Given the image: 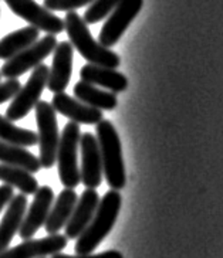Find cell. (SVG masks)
I'll list each match as a JSON object with an SVG mask.
<instances>
[{"instance_id":"1","label":"cell","mask_w":223,"mask_h":258,"mask_svg":"<svg viewBox=\"0 0 223 258\" xmlns=\"http://www.w3.org/2000/svg\"><path fill=\"white\" fill-rule=\"evenodd\" d=\"M64 30L67 31L71 46L81 54L88 64L101 66L107 69L117 70L121 64L120 55L111 51L107 47L101 46L91 36L88 24H85L83 17L76 12H69L64 19Z\"/></svg>"},{"instance_id":"2","label":"cell","mask_w":223,"mask_h":258,"mask_svg":"<svg viewBox=\"0 0 223 258\" xmlns=\"http://www.w3.org/2000/svg\"><path fill=\"white\" fill-rule=\"evenodd\" d=\"M123 199L118 190H109L100 200L97 212L76 243V254L87 255L95 250L116 224Z\"/></svg>"},{"instance_id":"3","label":"cell","mask_w":223,"mask_h":258,"mask_svg":"<svg viewBox=\"0 0 223 258\" xmlns=\"http://www.w3.org/2000/svg\"><path fill=\"white\" fill-rule=\"evenodd\" d=\"M97 142L100 148L102 175L105 176L108 186L113 190L124 189L127 183L125 166H124L123 148L117 129L109 121L102 119L97 125Z\"/></svg>"},{"instance_id":"4","label":"cell","mask_w":223,"mask_h":258,"mask_svg":"<svg viewBox=\"0 0 223 258\" xmlns=\"http://www.w3.org/2000/svg\"><path fill=\"white\" fill-rule=\"evenodd\" d=\"M81 131L80 125L70 121L60 137L57 158L55 162L59 165V177L66 189H76L81 183L80 167H78V148H80Z\"/></svg>"},{"instance_id":"5","label":"cell","mask_w":223,"mask_h":258,"mask_svg":"<svg viewBox=\"0 0 223 258\" xmlns=\"http://www.w3.org/2000/svg\"><path fill=\"white\" fill-rule=\"evenodd\" d=\"M36 108V121L39 128V148L40 165L44 169H51L55 163L57 149L60 142L59 122L55 111L50 102L39 101Z\"/></svg>"},{"instance_id":"6","label":"cell","mask_w":223,"mask_h":258,"mask_svg":"<svg viewBox=\"0 0 223 258\" xmlns=\"http://www.w3.org/2000/svg\"><path fill=\"white\" fill-rule=\"evenodd\" d=\"M57 44L59 43L55 36L47 34L43 38L37 40L36 43H33L30 47H27L22 53L6 61L0 70V76L8 80H17L27 71L34 70L37 66H40L44 58L53 53Z\"/></svg>"},{"instance_id":"7","label":"cell","mask_w":223,"mask_h":258,"mask_svg":"<svg viewBox=\"0 0 223 258\" xmlns=\"http://www.w3.org/2000/svg\"><path fill=\"white\" fill-rule=\"evenodd\" d=\"M48 71L50 69L43 62L33 70L26 85L20 88V91L16 94L12 104L9 105L8 111H6V118L9 121L13 122L23 119L24 116L37 105L40 97L47 85Z\"/></svg>"},{"instance_id":"8","label":"cell","mask_w":223,"mask_h":258,"mask_svg":"<svg viewBox=\"0 0 223 258\" xmlns=\"http://www.w3.org/2000/svg\"><path fill=\"white\" fill-rule=\"evenodd\" d=\"M5 2L16 16L22 17L33 27L46 31L47 34L57 36L64 30V20L59 16L53 15V12L47 10L44 6H40L34 0H5Z\"/></svg>"},{"instance_id":"9","label":"cell","mask_w":223,"mask_h":258,"mask_svg":"<svg viewBox=\"0 0 223 258\" xmlns=\"http://www.w3.org/2000/svg\"><path fill=\"white\" fill-rule=\"evenodd\" d=\"M144 0H121L113 13L108 16L107 22L104 23L100 31L98 43L101 46L109 47L116 46L117 41L121 38L128 26L134 22L142 9Z\"/></svg>"},{"instance_id":"10","label":"cell","mask_w":223,"mask_h":258,"mask_svg":"<svg viewBox=\"0 0 223 258\" xmlns=\"http://www.w3.org/2000/svg\"><path fill=\"white\" fill-rule=\"evenodd\" d=\"M81 151V183L87 189H97L102 182V162L97 138L91 132H85L80 138Z\"/></svg>"},{"instance_id":"11","label":"cell","mask_w":223,"mask_h":258,"mask_svg":"<svg viewBox=\"0 0 223 258\" xmlns=\"http://www.w3.org/2000/svg\"><path fill=\"white\" fill-rule=\"evenodd\" d=\"M54 203V191L50 186H41L34 193V199L31 202L29 210L24 214L22 227L19 230V235L23 240H30L33 235L44 226L48 213Z\"/></svg>"},{"instance_id":"12","label":"cell","mask_w":223,"mask_h":258,"mask_svg":"<svg viewBox=\"0 0 223 258\" xmlns=\"http://www.w3.org/2000/svg\"><path fill=\"white\" fill-rule=\"evenodd\" d=\"M69 243V238L63 234H50L39 240H24L13 248H8L0 254V258H46L62 252Z\"/></svg>"},{"instance_id":"13","label":"cell","mask_w":223,"mask_h":258,"mask_svg":"<svg viewBox=\"0 0 223 258\" xmlns=\"http://www.w3.org/2000/svg\"><path fill=\"white\" fill-rule=\"evenodd\" d=\"M53 62L48 71L47 88L53 94L64 92L67 88L73 73V58H74V47L70 41H62L54 48Z\"/></svg>"},{"instance_id":"14","label":"cell","mask_w":223,"mask_h":258,"mask_svg":"<svg viewBox=\"0 0 223 258\" xmlns=\"http://www.w3.org/2000/svg\"><path fill=\"white\" fill-rule=\"evenodd\" d=\"M51 106L55 112L62 114L63 116H67L70 121L76 122L78 125L80 123L97 125L98 122L102 121V112L100 109L85 105L81 101L67 95L66 92L54 94L53 99H51Z\"/></svg>"},{"instance_id":"15","label":"cell","mask_w":223,"mask_h":258,"mask_svg":"<svg viewBox=\"0 0 223 258\" xmlns=\"http://www.w3.org/2000/svg\"><path fill=\"white\" fill-rule=\"evenodd\" d=\"M100 205V196L94 189H87L77 200V205L73 210L69 223L66 224V237L67 238H78L87 226L92 220L97 207Z\"/></svg>"},{"instance_id":"16","label":"cell","mask_w":223,"mask_h":258,"mask_svg":"<svg viewBox=\"0 0 223 258\" xmlns=\"http://www.w3.org/2000/svg\"><path fill=\"white\" fill-rule=\"evenodd\" d=\"M27 212V198L17 195L9 202L6 213L0 221V254L9 248L16 233L22 227L24 214Z\"/></svg>"},{"instance_id":"17","label":"cell","mask_w":223,"mask_h":258,"mask_svg":"<svg viewBox=\"0 0 223 258\" xmlns=\"http://www.w3.org/2000/svg\"><path fill=\"white\" fill-rule=\"evenodd\" d=\"M80 78L84 83L102 87L109 92H123L128 88V78L120 71L94 64H85L80 70Z\"/></svg>"},{"instance_id":"18","label":"cell","mask_w":223,"mask_h":258,"mask_svg":"<svg viewBox=\"0 0 223 258\" xmlns=\"http://www.w3.org/2000/svg\"><path fill=\"white\" fill-rule=\"evenodd\" d=\"M77 200L78 196L74 189H64L57 196L44 223V228L48 234H59V231L66 227L74 207L77 205Z\"/></svg>"},{"instance_id":"19","label":"cell","mask_w":223,"mask_h":258,"mask_svg":"<svg viewBox=\"0 0 223 258\" xmlns=\"http://www.w3.org/2000/svg\"><path fill=\"white\" fill-rule=\"evenodd\" d=\"M74 97L88 106L100 111H113L118 105V99L114 92L98 90L92 84L78 81L74 87Z\"/></svg>"},{"instance_id":"20","label":"cell","mask_w":223,"mask_h":258,"mask_svg":"<svg viewBox=\"0 0 223 258\" xmlns=\"http://www.w3.org/2000/svg\"><path fill=\"white\" fill-rule=\"evenodd\" d=\"M40 37V30L33 26H26L23 29L10 33L0 40V58L10 60L19 53H22Z\"/></svg>"},{"instance_id":"21","label":"cell","mask_w":223,"mask_h":258,"mask_svg":"<svg viewBox=\"0 0 223 258\" xmlns=\"http://www.w3.org/2000/svg\"><path fill=\"white\" fill-rule=\"evenodd\" d=\"M0 162L9 166L22 167L30 173H37L41 169L40 160L36 155L29 152L26 148L6 144L3 141H0Z\"/></svg>"},{"instance_id":"22","label":"cell","mask_w":223,"mask_h":258,"mask_svg":"<svg viewBox=\"0 0 223 258\" xmlns=\"http://www.w3.org/2000/svg\"><path fill=\"white\" fill-rule=\"evenodd\" d=\"M0 180L9 184L12 187H16L22 191V195H34L39 190L40 184L33 173L24 170L22 167L9 166L0 163Z\"/></svg>"},{"instance_id":"23","label":"cell","mask_w":223,"mask_h":258,"mask_svg":"<svg viewBox=\"0 0 223 258\" xmlns=\"http://www.w3.org/2000/svg\"><path fill=\"white\" fill-rule=\"evenodd\" d=\"M0 141L22 148H30L39 144V137L33 131L16 126L6 116L0 115Z\"/></svg>"},{"instance_id":"24","label":"cell","mask_w":223,"mask_h":258,"mask_svg":"<svg viewBox=\"0 0 223 258\" xmlns=\"http://www.w3.org/2000/svg\"><path fill=\"white\" fill-rule=\"evenodd\" d=\"M121 0H94L85 10L83 20L85 24L98 23L113 13V10L118 6Z\"/></svg>"},{"instance_id":"25","label":"cell","mask_w":223,"mask_h":258,"mask_svg":"<svg viewBox=\"0 0 223 258\" xmlns=\"http://www.w3.org/2000/svg\"><path fill=\"white\" fill-rule=\"evenodd\" d=\"M94 0H44V8L50 12H76L77 9L91 5Z\"/></svg>"},{"instance_id":"26","label":"cell","mask_w":223,"mask_h":258,"mask_svg":"<svg viewBox=\"0 0 223 258\" xmlns=\"http://www.w3.org/2000/svg\"><path fill=\"white\" fill-rule=\"evenodd\" d=\"M22 84L19 80H6L5 83H0V105L6 101L15 98V95L20 91Z\"/></svg>"},{"instance_id":"27","label":"cell","mask_w":223,"mask_h":258,"mask_svg":"<svg viewBox=\"0 0 223 258\" xmlns=\"http://www.w3.org/2000/svg\"><path fill=\"white\" fill-rule=\"evenodd\" d=\"M51 258H124V257L120 251L109 250V251H104V252H100V254H87V255H69V254L59 252V254H54V255H51Z\"/></svg>"},{"instance_id":"28","label":"cell","mask_w":223,"mask_h":258,"mask_svg":"<svg viewBox=\"0 0 223 258\" xmlns=\"http://www.w3.org/2000/svg\"><path fill=\"white\" fill-rule=\"evenodd\" d=\"M13 196H15V191H13L12 186H9V184L0 186V213L9 205V202L13 199Z\"/></svg>"},{"instance_id":"29","label":"cell","mask_w":223,"mask_h":258,"mask_svg":"<svg viewBox=\"0 0 223 258\" xmlns=\"http://www.w3.org/2000/svg\"><path fill=\"white\" fill-rule=\"evenodd\" d=\"M0 78H2V76H0Z\"/></svg>"}]
</instances>
